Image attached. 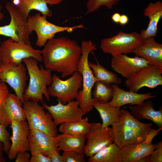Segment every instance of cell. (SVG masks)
Wrapping results in <instances>:
<instances>
[{
  "label": "cell",
  "instance_id": "obj_1",
  "mask_svg": "<svg viewBox=\"0 0 162 162\" xmlns=\"http://www.w3.org/2000/svg\"><path fill=\"white\" fill-rule=\"evenodd\" d=\"M40 53L44 68L64 78L77 70L82 50L76 41L62 36L49 40Z\"/></svg>",
  "mask_w": 162,
  "mask_h": 162
},
{
  "label": "cell",
  "instance_id": "obj_3",
  "mask_svg": "<svg viewBox=\"0 0 162 162\" xmlns=\"http://www.w3.org/2000/svg\"><path fill=\"white\" fill-rule=\"evenodd\" d=\"M27 68L29 77L28 87L22 95L24 102L31 100L43 103V95L48 101L50 100L47 86H49L52 81V71L46 69L42 65L38 66V61L32 58L23 60Z\"/></svg>",
  "mask_w": 162,
  "mask_h": 162
},
{
  "label": "cell",
  "instance_id": "obj_43",
  "mask_svg": "<svg viewBox=\"0 0 162 162\" xmlns=\"http://www.w3.org/2000/svg\"><path fill=\"white\" fill-rule=\"evenodd\" d=\"M47 4L50 6L58 4L63 0H46Z\"/></svg>",
  "mask_w": 162,
  "mask_h": 162
},
{
  "label": "cell",
  "instance_id": "obj_18",
  "mask_svg": "<svg viewBox=\"0 0 162 162\" xmlns=\"http://www.w3.org/2000/svg\"><path fill=\"white\" fill-rule=\"evenodd\" d=\"M29 148L32 155L40 153L46 156L58 148L56 137L51 136L38 130H29L28 135Z\"/></svg>",
  "mask_w": 162,
  "mask_h": 162
},
{
  "label": "cell",
  "instance_id": "obj_4",
  "mask_svg": "<svg viewBox=\"0 0 162 162\" xmlns=\"http://www.w3.org/2000/svg\"><path fill=\"white\" fill-rule=\"evenodd\" d=\"M82 55L78 63L77 71L82 77V89L79 91L76 100L79 103L80 107L86 114L93 109L92 89L97 81L88 64L89 54L96 50V45L90 40H83L81 46Z\"/></svg>",
  "mask_w": 162,
  "mask_h": 162
},
{
  "label": "cell",
  "instance_id": "obj_8",
  "mask_svg": "<svg viewBox=\"0 0 162 162\" xmlns=\"http://www.w3.org/2000/svg\"><path fill=\"white\" fill-rule=\"evenodd\" d=\"M143 40L136 32L125 33L121 31L116 35L102 39L100 48L105 53L112 56L133 53Z\"/></svg>",
  "mask_w": 162,
  "mask_h": 162
},
{
  "label": "cell",
  "instance_id": "obj_16",
  "mask_svg": "<svg viewBox=\"0 0 162 162\" xmlns=\"http://www.w3.org/2000/svg\"><path fill=\"white\" fill-rule=\"evenodd\" d=\"M23 104L15 94L9 93L0 105V123L10 125L13 120L26 121Z\"/></svg>",
  "mask_w": 162,
  "mask_h": 162
},
{
  "label": "cell",
  "instance_id": "obj_15",
  "mask_svg": "<svg viewBox=\"0 0 162 162\" xmlns=\"http://www.w3.org/2000/svg\"><path fill=\"white\" fill-rule=\"evenodd\" d=\"M12 130L11 141L10 150L8 157L10 160L16 158L19 152L29 151L28 135L29 130L26 121L13 120L10 125Z\"/></svg>",
  "mask_w": 162,
  "mask_h": 162
},
{
  "label": "cell",
  "instance_id": "obj_11",
  "mask_svg": "<svg viewBox=\"0 0 162 162\" xmlns=\"http://www.w3.org/2000/svg\"><path fill=\"white\" fill-rule=\"evenodd\" d=\"M27 68L22 63H4L0 62V80L8 83L23 103V94L27 80Z\"/></svg>",
  "mask_w": 162,
  "mask_h": 162
},
{
  "label": "cell",
  "instance_id": "obj_32",
  "mask_svg": "<svg viewBox=\"0 0 162 162\" xmlns=\"http://www.w3.org/2000/svg\"><path fill=\"white\" fill-rule=\"evenodd\" d=\"M83 152L75 151H64L62 155L64 162H85Z\"/></svg>",
  "mask_w": 162,
  "mask_h": 162
},
{
  "label": "cell",
  "instance_id": "obj_5",
  "mask_svg": "<svg viewBox=\"0 0 162 162\" xmlns=\"http://www.w3.org/2000/svg\"><path fill=\"white\" fill-rule=\"evenodd\" d=\"M47 17L38 13L29 16L27 20L28 31L30 34L35 31L37 36L36 45L39 47L44 46L49 40L54 38L56 34L67 32H71L79 28H84L82 24L72 26H62L52 23L46 20Z\"/></svg>",
  "mask_w": 162,
  "mask_h": 162
},
{
  "label": "cell",
  "instance_id": "obj_34",
  "mask_svg": "<svg viewBox=\"0 0 162 162\" xmlns=\"http://www.w3.org/2000/svg\"><path fill=\"white\" fill-rule=\"evenodd\" d=\"M156 147L149 155L150 162H162V142H158Z\"/></svg>",
  "mask_w": 162,
  "mask_h": 162
},
{
  "label": "cell",
  "instance_id": "obj_29",
  "mask_svg": "<svg viewBox=\"0 0 162 162\" xmlns=\"http://www.w3.org/2000/svg\"><path fill=\"white\" fill-rule=\"evenodd\" d=\"M96 64L88 61V64L91 68L93 74L99 81L107 83L120 84L122 79L115 73L107 70L101 65L96 60Z\"/></svg>",
  "mask_w": 162,
  "mask_h": 162
},
{
  "label": "cell",
  "instance_id": "obj_9",
  "mask_svg": "<svg viewBox=\"0 0 162 162\" xmlns=\"http://www.w3.org/2000/svg\"><path fill=\"white\" fill-rule=\"evenodd\" d=\"M52 81L47 88L49 96L57 98L61 103L65 104L77 97L79 89L82 86L80 73L75 71L71 76L62 80L56 74L52 76Z\"/></svg>",
  "mask_w": 162,
  "mask_h": 162
},
{
  "label": "cell",
  "instance_id": "obj_21",
  "mask_svg": "<svg viewBox=\"0 0 162 162\" xmlns=\"http://www.w3.org/2000/svg\"><path fill=\"white\" fill-rule=\"evenodd\" d=\"M131 115L139 121L147 119L153 122L159 128H162V108L156 110L154 108V105L150 100L144 101L136 104L129 106Z\"/></svg>",
  "mask_w": 162,
  "mask_h": 162
},
{
  "label": "cell",
  "instance_id": "obj_38",
  "mask_svg": "<svg viewBox=\"0 0 162 162\" xmlns=\"http://www.w3.org/2000/svg\"><path fill=\"white\" fill-rule=\"evenodd\" d=\"M52 162H64L63 157L59 153L57 148L52 151L49 155Z\"/></svg>",
  "mask_w": 162,
  "mask_h": 162
},
{
  "label": "cell",
  "instance_id": "obj_31",
  "mask_svg": "<svg viewBox=\"0 0 162 162\" xmlns=\"http://www.w3.org/2000/svg\"><path fill=\"white\" fill-rule=\"evenodd\" d=\"M121 0H88L86 3L87 11L86 14L98 10L102 6L112 9Z\"/></svg>",
  "mask_w": 162,
  "mask_h": 162
},
{
  "label": "cell",
  "instance_id": "obj_20",
  "mask_svg": "<svg viewBox=\"0 0 162 162\" xmlns=\"http://www.w3.org/2000/svg\"><path fill=\"white\" fill-rule=\"evenodd\" d=\"M133 53L145 59L149 65L162 69V44L157 42L154 37H149L143 40Z\"/></svg>",
  "mask_w": 162,
  "mask_h": 162
},
{
  "label": "cell",
  "instance_id": "obj_42",
  "mask_svg": "<svg viewBox=\"0 0 162 162\" xmlns=\"http://www.w3.org/2000/svg\"><path fill=\"white\" fill-rule=\"evenodd\" d=\"M120 16L121 15L118 13H115L111 17L112 20L115 23H119Z\"/></svg>",
  "mask_w": 162,
  "mask_h": 162
},
{
  "label": "cell",
  "instance_id": "obj_24",
  "mask_svg": "<svg viewBox=\"0 0 162 162\" xmlns=\"http://www.w3.org/2000/svg\"><path fill=\"white\" fill-rule=\"evenodd\" d=\"M11 2L26 20L32 10L38 11L47 17L52 15L46 0H12Z\"/></svg>",
  "mask_w": 162,
  "mask_h": 162
},
{
  "label": "cell",
  "instance_id": "obj_17",
  "mask_svg": "<svg viewBox=\"0 0 162 162\" xmlns=\"http://www.w3.org/2000/svg\"><path fill=\"white\" fill-rule=\"evenodd\" d=\"M110 65L114 71L127 79L142 68L149 65L144 58L130 57L126 54L112 56Z\"/></svg>",
  "mask_w": 162,
  "mask_h": 162
},
{
  "label": "cell",
  "instance_id": "obj_12",
  "mask_svg": "<svg viewBox=\"0 0 162 162\" xmlns=\"http://www.w3.org/2000/svg\"><path fill=\"white\" fill-rule=\"evenodd\" d=\"M162 69L149 65L142 68L127 79L125 85L129 91L137 93L142 87L154 88L162 85Z\"/></svg>",
  "mask_w": 162,
  "mask_h": 162
},
{
  "label": "cell",
  "instance_id": "obj_41",
  "mask_svg": "<svg viewBox=\"0 0 162 162\" xmlns=\"http://www.w3.org/2000/svg\"><path fill=\"white\" fill-rule=\"evenodd\" d=\"M128 16L123 14L120 16L119 23L122 25H124L128 23Z\"/></svg>",
  "mask_w": 162,
  "mask_h": 162
},
{
  "label": "cell",
  "instance_id": "obj_25",
  "mask_svg": "<svg viewBox=\"0 0 162 162\" xmlns=\"http://www.w3.org/2000/svg\"><path fill=\"white\" fill-rule=\"evenodd\" d=\"M59 151L74 150L83 152L86 140V135H74L62 133L56 136Z\"/></svg>",
  "mask_w": 162,
  "mask_h": 162
},
{
  "label": "cell",
  "instance_id": "obj_28",
  "mask_svg": "<svg viewBox=\"0 0 162 162\" xmlns=\"http://www.w3.org/2000/svg\"><path fill=\"white\" fill-rule=\"evenodd\" d=\"M87 117L78 121L61 123L58 128L63 134L74 135H86L88 132L91 123L88 122Z\"/></svg>",
  "mask_w": 162,
  "mask_h": 162
},
{
  "label": "cell",
  "instance_id": "obj_37",
  "mask_svg": "<svg viewBox=\"0 0 162 162\" xmlns=\"http://www.w3.org/2000/svg\"><path fill=\"white\" fill-rule=\"evenodd\" d=\"M9 93L5 83L0 80V105Z\"/></svg>",
  "mask_w": 162,
  "mask_h": 162
},
{
  "label": "cell",
  "instance_id": "obj_27",
  "mask_svg": "<svg viewBox=\"0 0 162 162\" xmlns=\"http://www.w3.org/2000/svg\"><path fill=\"white\" fill-rule=\"evenodd\" d=\"M88 161V162H122L121 148L113 142L89 157Z\"/></svg>",
  "mask_w": 162,
  "mask_h": 162
},
{
  "label": "cell",
  "instance_id": "obj_7",
  "mask_svg": "<svg viewBox=\"0 0 162 162\" xmlns=\"http://www.w3.org/2000/svg\"><path fill=\"white\" fill-rule=\"evenodd\" d=\"M30 58L43 61L40 50L33 48L31 43L16 42L9 38L0 44V62L2 63L19 64Z\"/></svg>",
  "mask_w": 162,
  "mask_h": 162
},
{
  "label": "cell",
  "instance_id": "obj_45",
  "mask_svg": "<svg viewBox=\"0 0 162 162\" xmlns=\"http://www.w3.org/2000/svg\"><path fill=\"white\" fill-rule=\"evenodd\" d=\"M2 8V7L0 3V20H2L4 17V13L1 12Z\"/></svg>",
  "mask_w": 162,
  "mask_h": 162
},
{
  "label": "cell",
  "instance_id": "obj_33",
  "mask_svg": "<svg viewBox=\"0 0 162 162\" xmlns=\"http://www.w3.org/2000/svg\"><path fill=\"white\" fill-rule=\"evenodd\" d=\"M11 136L6 129V125L0 123V141L3 144L4 151L8 154L11 146Z\"/></svg>",
  "mask_w": 162,
  "mask_h": 162
},
{
  "label": "cell",
  "instance_id": "obj_23",
  "mask_svg": "<svg viewBox=\"0 0 162 162\" xmlns=\"http://www.w3.org/2000/svg\"><path fill=\"white\" fill-rule=\"evenodd\" d=\"M156 147V144H148L143 142L122 148V162H138L142 158L149 155Z\"/></svg>",
  "mask_w": 162,
  "mask_h": 162
},
{
  "label": "cell",
  "instance_id": "obj_14",
  "mask_svg": "<svg viewBox=\"0 0 162 162\" xmlns=\"http://www.w3.org/2000/svg\"><path fill=\"white\" fill-rule=\"evenodd\" d=\"M57 100L58 103L56 105L49 106L45 103L43 104L44 108L51 115L57 126L63 123L78 121L86 114L76 100H73L65 104Z\"/></svg>",
  "mask_w": 162,
  "mask_h": 162
},
{
  "label": "cell",
  "instance_id": "obj_26",
  "mask_svg": "<svg viewBox=\"0 0 162 162\" xmlns=\"http://www.w3.org/2000/svg\"><path fill=\"white\" fill-rule=\"evenodd\" d=\"M92 106L99 112L102 120V128L112 126L119 119L121 115L120 109L116 108L93 99Z\"/></svg>",
  "mask_w": 162,
  "mask_h": 162
},
{
  "label": "cell",
  "instance_id": "obj_6",
  "mask_svg": "<svg viewBox=\"0 0 162 162\" xmlns=\"http://www.w3.org/2000/svg\"><path fill=\"white\" fill-rule=\"evenodd\" d=\"M23 108L29 130H39L52 137L58 134L57 126L51 115L48 112H45L44 107L38 102H25Z\"/></svg>",
  "mask_w": 162,
  "mask_h": 162
},
{
  "label": "cell",
  "instance_id": "obj_30",
  "mask_svg": "<svg viewBox=\"0 0 162 162\" xmlns=\"http://www.w3.org/2000/svg\"><path fill=\"white\" fill-rule=\"evenodd\" d=\"M113 92L112 85L101 81L96 82L92 94V98L102 103H107L111 99Z\"/></svg>",
  "mask_w": 162,
  "mask_h": 162
},
{
  "label": "cell",
  "instance_id": "obj_13",
  "mask_svg": "<svg viewBox=\"0 0 162 162\" xmlns=\"http://www.w3.org/2000/svg\"><path fill=\"white\" fill-rule=\"evenodd\" d=\"M111 129L109 127L102 128V124L100 123H91L89 130L86 135V143L83 151L87 157H92L113 142Z\"/></svg>",
  "mask_w": 162,
  "mask_h": 162
},
{
  "label": "cell",
  "instance_id": "obj_39",
  "mask_svg": "<svg viewBox=\"0 0 162 162\" xmlns=\"http://www.w3.org/2000/svg\"><path fill=\"white\" fill-rule=\"evenodd\" d=\"M30 155L26 152H19L16 158L15 162H30Z\"/></svg>",
  "mask_w": 162,
  "mask_h": 162
},
{
  "label": "cell",
  "instance_id": "obj_2",
  "mask_svg": "<svg viewBox=\"0 0 162 162\" xmlns=\"http://www.w3.org/2000/svg\"><path fill=\"white\" fill-rule=\"evenodd\" d=\"M118 120L111 129L113 142L120 148L129 145L144 142L152 123H144L134 118L128 111L120 110Z\"/></svg>",
  "mask_w": 162,
  "mask_h": 162
},
{
  "label": "cell",
  "instance_id": "obj_10",
  "mask_svg": "<svg viewBox=\"0 0 162 162\" xmlns=\"http://www.w3.org/2000/svg\"><path fill=\"white\" fill-rule=\"evenodd\" d=\"M5 7L11 19L8 24L0 26V35L10 37L16 42L30 43L27 20L12 2H6Z\"/></svg>",
  "mask_w": 162,
  "mask_h": 162
},
{
  "label": "cell",
  "instance_id": "obj_35",
  "mask_svg": "<svg viewBox=\"0 0 162 162\" xmlns=\"http://www.w3.org/2000/svg\"><path fill=\"white\" fill-rule=\"evenodd\" d=\"M30 162H51L50 158L40 153H38L32 155L30 159Z\"/></svg>",
  "mask_w": 162,
  "mask_h": 162
},
{
  "label": "cell",
  "instance_id": "obj_36",
  "mask_svg": "<svg viewBox=\"0 0 162 162\" xmlns=\"http://www.w3.org/2000/svg\"><path fill=\"white\" fill-rule=\"evenodd\" d=\"M162 130V128H159L157 130L150 128L148 131L145 139L144 141L145 143L148 144H152L153 139L157 135L158 133Z\"/></svg>",
  "mask_w": 162,
  "mask_h": 162
},
{
  "label": "cell",
  "instance_id": "obj_22",
  "mask_svg": "<svg viewBox=\"0 0 162 162\" xmlns=\"http://www.w3.org/2000/svg\"><path fill=\"white\" fill-rule=\"evenodd\" d=\"M144 15L149 20L148 26L145 30H141L140 34L143 40L157 35V26L162 16V2L160 1L155 3H149L144 10Z\"/></svg>",
  "mask_w": 162,
  "mask_h": 162
},
{
  "label": "cell",
  "instance_id": "obj_44",
  "mask_svg": "<svg viewBox=\"0 0 162 162\" xmlns=\"http://www.w3.org/2000/svg\"><path fill=\"white\" fill-rule=\"evenodd\" d=\"M138 162H150L149 155L142 158Z\"/></svg>",
  "mask_w": 162,
  "mask_h": 162
},
{
  "label": "cell",
  "instance_id": "obj_40",
  "mask_svg": "<svg viewBox=\"0 0 162 162\" xmlns=\"http://www.w3.org/2000/svg\"><path fill=\"white\" fill-rule=\"evenodd\" d=\"M4 147L3 143L0 141V162H5L6 160L3 154Z\"/></svg>",
  "mask_w": 162,
  "mask_h": 162
},
{
  "label": "cell",
  "instance_id": "obj_19",
  "mask_svg": "<svg viewBox=\"0 0 162 162\" xmlns=\"http://www.w3.org/2000/svg\"><path fill=\"white\" fill-rule=\"evenodd\" d=\"M113 92L111 100L107 103L109 106L117 108L126 104L129 106L140 104L150 98H154L156 96L150 92L138 94L130 91H126L121 89L118 85L112 84Z\"/></svg>",
  "mask_w": 162,
  "mask_h": 162
}]
</instances>
